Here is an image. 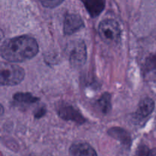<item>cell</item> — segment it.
I'll use <instances>...</instances> for the list:
<instances>
[{"instance_id":"obj_1","label":"cell","mask_w":156,"mask_h":156,"mask_svg":"<svg viewBox=\"0 0 156 156\" xmlns=\"http://www.w3.org/2000/svg\"><path fill=\"white\" fill-rule=\"evenodd\" d=\"M39 51L37 42L30 36L11 38L2 44L1 55L9 62H21L34 57Z\"/></svg>"},{"instance_id":"obj_2","label":"cell","mask_w":156,"mask_h":156,"mask_svg":"<svg viewBox=\"0 0 156 156\" xmlns=\"http://www.w3.org/2000/svg\"><path fill=\"white\" fill-rule=\"evenodd\" d=\"M101 38L109 45H115L120 41L121 30L118 23L114 19H105L98 26Z\"/></svg>"},{"instance_id":"obj_3","label":"cell","mask_w":156,"mask_h":156,"mask_svg":"<svg viewBox=\"0 0 156 156\" xmlns=\"http://www.w3.org/2000/svg\"><path fill=\"white\" fill-rule=\"evenodd\" d=\"M24 69L18 66L2 62L0 69V82L2 85H16L24 78Z\"/></svg>"},{"instance_id":"obj_4","label":"cell","mask_w":156,"mask_h":156,"mask_svg":"<svg viewBox=\"0 0 156 156\" xmlns=\"http://www.w3.org/2000/svg\"><path fill=\"white\" fill-rule=\"evenodd\" d=\"M68 56L71 65L80 67L85 64L87 59V50L85 44L82 40L73 41L67 48Z\"/></svg>"},{"instance_id":"obj_5","label":"cell","mask_w":156,"mask_h":156,"mask_svg":"<svg viewBox=\"0 0 156 156\" xmlns=\"http://www.w3.org/2000/svg\"><path fill=\"white\" fill-rule=\"evenodd\" d=\"M83 26V21L79 15L73 13L67 14L66 15L63 25V30L65 34H73L80 30Z\"/></svg>"},{"instance_id":"obj_6","label":"cell","mask_w":156,"mask_h":156,"mask_svg":"<svg viewBox=\"0 0 156 156\" xmlns=\"http://www.w3.org/2000/svg\"><path fill=\"white\" fill-rule=\"evenodd\" d=\"M59 115L63 120H72L78 124H82L85 122V119L79 113L77 109L70 105H65L59 108Z\"/></svg>"},{"instance_id":"obj_7","label":"cell","mask_w":156,"mask_h":156,"mask_svg":"<svg viewBox=\"0 0 156 156\" xmlns=\"http://www.w3.org/2000/svg\"><path fill=\"white\" fill-rule=\"evenodd\" d=\"M69 156H98L94 149L86 143H76L69 148Z\"/></svg>"},{"instance_id":"obj_8","label":"cell","mask_w":156,"mask_h":156,"mask_svg":"<svg viewBox=\"0 0 156 156\" xmlns=\"http://www.w3.org/2000/svg\"><path fill=\"white\" fill-rule=\"evenodd\" d=\"M155 108V102L149 98H146L140 101L136 116L140 120L149 117Z\"/></svg>"},{"instance_id":"obj_9","label":"cell","mask_w":156,"mask_h":156,"mask_svg":"<svg viewBox=\"0 0 156 156\" xmlns=\"http://www.w3.org/2000/svg\"><path fill=\"white\" fill-rule=\"evenodd\" d=\"M87 11L92 18L100 15L105 7V0H82Z\"/></svg>"},{"instance_id":"obj_10","label":"cell","mask_w":156,"mask_h":156,"mask_svg":"<svg viewBox=\"0 0 156 156\" xmlns=\"http://www.w3.org/2000/svg\"><path fill=\"white\" fill-rule=\"evenodd\" d=\"M108 134L115 140L120 141L123 146H126V147L130 146L131 143H132L130 135L123 129L119 127L111 128L108 130Z\"/></svg>"},{"instance_id":"obj_11","label":"cell","mask_w":156,"mask_h":156,"mask_svg":"<svg viewBox=\"0 0 156 156\" xmlns=\"http://www.w3.org/2000/svg\"><path fill=\"white\" fill-rule=\"evenodd\" d=\"M14 100L16 101L19 103H25V104H34L35 102L38 101L39 98L34 97L30 93H24L20 92L17 93L14 95Z\"/></svg>"},{"instance_id":"obj_12","label":"cell","mask_w":156,"mask_h":156,"mask_svg":"<svg viewBox=\"0 0 156 156\" xmlns=\"http://www.w3.org/2000/svg\"><path fill=\"white\" fill-rule=\"evenodd\" d=\"M98 105L104 114H107V113L109 112L111 108V95L109 94H107V93L104 94L98 101Z\"/></svg>"},{"instance_id":"obj_13","label":"cell","mask_w":156,"mask_h":156,"mask_svg":"<svg viewBox=\"0 0 156 156\" xmlns=\"http://www.w3.org/2000/svg\"><path fill=\"white\" fill-rule=\"evenodd\" d=\"M146 71L150 72L156 69V55H152L146 61Z\"/></svg>"},{"instance_id":"obj_14","label":"cell","mask_w":156,"mask_h":156,"mask_svg":"<svg viewBox=\"0 0 156 156\" xmlns=\"http://www.w3.org/2000/svg\"><path fill=\"white\" fill-rule=\"evenodd\" d=\"M39 1L44 7L53 9L59 6L64 0H39Z\"/></svg>"},{"instance_id":"obj_15","label":"cell","mask_w":156,"mask_h":156,"mask_svg":"<svg viewBox=\"0 0 156 156\" xmlns=\"http://www.w3.org/2000/svg\"><path fill=\"white\" fill-rule=\"evenodd\" d=\"M151 150H149L146 146H141L137 151V156H149Z\"/></svg>"},{"instance_id":"obj_16","label":"cell","mask_w":156,"mask_h":156,"mask_svg":"<svg viewBox=\"0 0 156 156\" xmlns=\"http://www.w3.org/2000/svg\"><path fill=\"white\" fill-rule=\"evenodd\" d=\"M45 114V109L44 108H41L38 111H37L36 114H35V117L36 118H40V117H42L44 114Z\"/></svg>"},{"instance_id":"obj_17","label":"cell","mask_w":156,"mask_h":156,"mask_svg":"<svg viewBox=\"0 0 156 156\" xmlns=\"http://www.w3.org/2000/svg\"><path fill=\"white\" fill-rule=\"evenodd\" d=\"M149 156H156V148L155 149H152V150H151L150 155H149Z\"/></svg>"}]
</instances>
